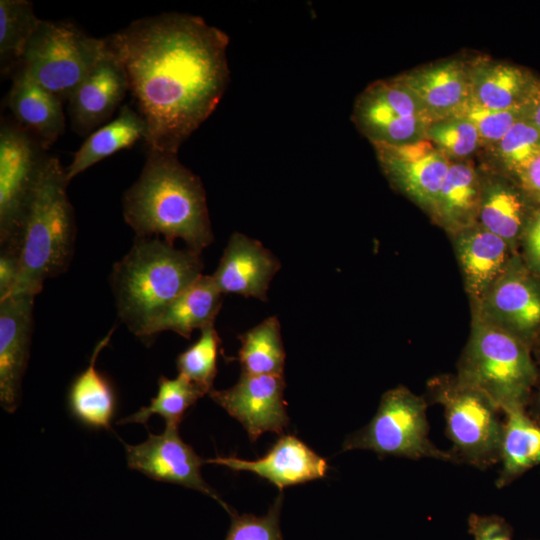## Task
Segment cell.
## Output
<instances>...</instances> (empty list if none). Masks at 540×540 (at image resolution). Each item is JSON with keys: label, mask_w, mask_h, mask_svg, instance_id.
I'll list each match as a JSON object with an SVG mask.
<instances>
[{"label": "cell", "mask_w": 540, "mask_h": 540, "mask_svg": "<svg viewBox=\"0 0 540 540\" xmlns=\"http://www.w3.org/2000/svg\"><path fill=\"white\" fill-rule=\"evenodd\" d=\"M127 75L148 149L178 153L229 83V36L195 15L162 13L105 38Z\"/></svg>", "instance_id": "6da1fadb"}, {"label": "cell", "mask_w": 540, "mask_h": 540, "mask_svg": "<svg viewBox=\"0 0 540 540\" xmlns=\"http://www.w3.org/2000/svg\"><path fill=\"white\" fill-rule=\"evenodd\" d=\"M123 216L136 237L182 239L200 253L214 235L200 178L176 154L148 149L137 181L124 193Z\"/></svg>", "instance_id": "7a4b0ae2"}, {"label": "cell", "mask_w": 540, "mask_h": 540, "mask_svg": "<svg viewBox=\"0 0 540 540\" xmlns=\"http://www.w3.org/2000/svg\"><path fill=\"white\" fill-rule=\"evenodd\" d=\"M202 269L200 253L176 249L160 237H136L110 276L118 317L147 340L152 325Z\"/></svg>", "instance_id": "3957f363"}, {"label": "cell", "mask_w": 540, "mask_h": 540, "mask_svg": "<svg viewBox=\"0 0 540 540\" xmlns=\"http://www.w3.org/2000/svg\"><path fill=\"white\" fill-rule=\"evenodd\" d=\"M68 183L65 168L56 157L48 155L27 203L16 241L8 247L16 251L19 266L11 295L36 296L47 279L68 268L76 236Z\"/></svg>", "instance_id": "277c9868"}, {"label": "cell", "mask_w": 540, "mask_h": 540, "mask_svg": "<svg viewBox=\"0 0 540 540\" xmlns=\"http://www.w3.org/2000/svg\"><path fill=\"white\" fill-rule=\"evenodd\" d=\"M530 348L511 334L471 317L456 377L481 391L502 411L524 407L537 379Z\"/></svg>", "instance_id": "5b68a950"}, {"label": "cell", "mask_w": 540, "mask_h": 540, "mask_svg": "<svg viewBox=\"0 0 540 540\" xmlns=\"http://www.w3.org/2000/svg\"><path fill=\"white\" fill-rule=\"evenodd\" d=\"M107 49L69 22L41 20L20 61L27 73L62 102L90 74Z\"/></svg>", "instance_id": "8992f818"}, {"label": "cell", "mask_w": 540, "mask_h": 540, "mask_svg": "<svg viewBox=\"0 0 540 540\" xmlns=\"http://www.w3.org/2000/svg\"><path fill=\"white\" fill-rule=\"evenodd\" d=\"M426 407L424 398L407 387L386 391L372 420L345 440L343 451L365 449L382 456L452 460L453 454L436 448L428 438Z\"/></svg>", "instance_id": "52a82bcc"}, {"label": "cell", "mask_w": 540, "mask_h": 540, "mask_svg": "<svg viewBox=\"0 0 540 540\" xmlns=\"http://www.w3.org/2000/svg\"><path fill=\"white\" fill-rule=\"evenodd\" d=\"M429 390L444 408L447 435L457 455L477 467L497 462L503 424L499 422L495 404L456 376L433 378Z\"/></svg>", "instance_id": "ba28073f"}, {"label": "cell", "mask_w": 540, "mask_h": 540, "mask_svg": "<svg viewBox=\"0 0 540 540\" xmlns=\"http://www.w3.org/2000/svg\"><path fill=\"white\" fill-rule=\"evenodd\" d=\"M351 119L372 145L426 140L432 123L416 96L396 76L369 84L355 99Z\"/></svg>", "instance_id": "9c48e42d"}, {"label": "cell", "mask_w": 540, "mask_h": 540, "mask_svg": "<svg viewBox=\"0 0 540 540\" xmlns=\"http://www.w3.org/2000/svg\"><path fill=\"white\" fill-rule=\"evenodd\" d=\"M41 142L18 123L1 121L0 127V244L16 241L27 203L44 160Z\"/></svg>", "instance_id": "30bf717a"}, {"label": "cell", "mask_w": 540, "mask_h": 540, "mask_svg": "<svg viewBox=\"0 0 540 540\" xmlns=\"http://www.w3.org/2000/svg\"><path fill=\"white\" fill-rule=\"evenodd\" d=\"M471 317L531 345L540 338V278L516 254L476 302Z\"/></svg>", "instance_id": "8fae6325"}, {"label": "cell", "mask_w": 540, "mask_h": 540, "mask_svg": "<svg viewBox=\"0 0 540 540\" xmlns=\"http://www.w3.org/2000/svg\"><path fill=\"white\" fill-rule=\"evenodd\" d=\"M372 146L389 184L429 214L450 161L428 140L404 145Z\"/></svg>", "instance_id": "7c38bea8"}, {"label": "cell", "mask_w": 540, "mask_h": 540, "mask_svg": "<svg viewBox=\"0 0 540 540\" xmlns=\"http://www.w3.org/2000/svg\"><path fill=\"white\" fill-rule=\"evenodd\" d=\"M178 428L165 426L161 434L149 433L140 444H124L128 467L151 479L200 491L215 499L231 515L229 507L201 475V466L206 460L182 440Z\"/></svg>", "instance_id": "4fadbf2b"}, {"label": "cell", "mask_w": 540, "mask_h": 540, "mask_svg": "<svg viewBox=\"0 0 540 540\" xmlns=\"http://www.w3.org/2000/svg\"><path fill=\"white\" fill-rule=\"evenodd\" d=\"M283 375L241 373L239 380L225 390H211V399L238 420L252 442L265 432L281 434L289 417L284 400Z\"/></svg>", "instance_id": "5bb4252c"}, {"label": "cell", "mask_w": 540, "mask_h": 540, "mask_svg": "<svg viewBox=\"0 0 540 540\" xmlns=\"http://www.w3.org/2000/svg\"><path fill=\"white\" fill-rule=\"evenodd\" d=\"M35 296L14 294L0 300V403L13 413L19 405L29 359Z\"/></svg>", "instance_id": "9a60e30c"}, {"label": "cell", "mask_w": 540, "mask_h": 540, "mask_svg": "<svg viewBox=\"0 0 540 540\" xmlns=\"http://www.w3.org/2000/svg\"><path fill=\"white\" fill-rule=\"evenodd\" d=\"M432 122L460 115L471 99L469 60L448 58L396 75Z\"/></svg>", "instance_id": "2e32d148"}, {"label": "cell", "mask_w": 540, "mask_h": 540, "mask_svg": "<svg viewBox=\"0 0 540 540\" xmlns=\"http://www.w3.org/2000/svg\"><path fill=\"white\" fill-rule=\"evenodd\" d=\"M279 269V260L261 242L234 232L212 278L222 294L267 301L270 282Z\"/></svg>", "instance_id": "e0dca14e"}, {"label": "cell", "mask_w": 540, "mask_h": 540, "mask_svg": "<svg viewBox=\"0 0 540 540\" xmlns=\"http://www.w3.org/2000/svg\"><path fill=\"white\" fill-rule=\"evenodd\" d=\"M128 91L125 70L107 44L102 58L69 99L73 130L91 134L112 116Z\"/></svg>", "instance_id": "ac0fdd59"}, {"label": "cell", "mask_w": 540, "mask_h": 540, "mask_svg": "<svg viewBox=\"0 0 540 540\" xmlns=\"http://www.w3.org/2000/svg\"><path fill=\"white\" fill-rule=\"evenodd\" d=\"M449 238L470 303L483 296L519 253L504 239L478 223Z\"/></svg>", "instance_id": "d6986e66"}, {"label": "cell", "mask_w": 540, "mask_h": 540, "mask_svg": "<svg viewBox=\"0 0 540 540\" xmlns=\"http://www.w3.org/2000/svg\"><path fill=\"white\" fill-rule=\"evenodd\" d=\"M478 169L481 200L477 223L519 252L521 237L537 205L511 177L487 165Z\"/></svg>", "instance_id": "ffe728a7"}, {"label": "cell", "mask_w": 540, "mask_h": 540, "mask_svg": "<svg viewBox=\"0 0 540 540\" xmlns=\"http://www.w3.org/2000/svg\"><path fill=\"white\" fill-rule=\"evenodd\" d=\"M207 463L248 471L274 484L280 491L292 485L323 478L328 470L324 458L294 435L281 436L268 453L249 461L236 457H216Z\"/></svg>", "instance_id": "44dd1931"}, {"label": "cell", "mask_w": 540, "mask_h": 540, "mask_svg": "<svg viewBox=\"0 0 540 540\" xmlns=\"http://www.w3.org/2000/svg\"><path fill=\"white\" fill-rule=\"evenodd\" d=\"M471 101L492 110L528 108L540 86L529 70L488 57L469 60Z\"/></svg>", "instance_id": "7402d4cb"}, {"label": "cell", "mask_w": 540, "mask_h": 540, "mask_svg": "<svg viewBox=\"0 0 540 540\" xmlns=\"http://www.w3.org/2000/svg\"><path fill=\"white\" fill-rule=\"evenodd\" d=\"M62 100L37 83L22 67L13 77L7 104L15 122L47 149L65 130Z\"/></svg>", "instance_id": "603a6c76"}, {"label": "cell", "mask_w": 540, "mask_h": 540, "mask_svg": "<svg viewBox=\"0 0 540 540\" xmlns=\"http://www.w3.org/2000/svg\"><path fill=\"white\" fill-rule=\"evenodd\" d=\"M480 200L479 169L471 160L452 161L428 215L450 236L478 222Z\"/></svg>", "instance_id": "cb8c5ba5"}, {"label": "cell", "mask_w": 540, "mask_h": 540, "mask_svg": "<svg viewBox=\"0 0 540 540\" xmlns=\"http://www.w3.org/2000/svg\"><path fill=\"white\" fill-rule=\"evenodd\" d=\"M222 293L212 275H201L183 291L152 325L148 338L173 331L189 339L195 329L214 323L222 305Z\"/></svg>", "instance_id": "d4e9b609"}, {"label": "cell", "mask_w": 540, "mask_h": 540, "mask_svg": "<svg viewBox=\"0 0 540 540\" xmlns=\"http://www.w3.org/2000/svg\"><path fill=\"white\" fill-rule=\"evenodd\" d=\"M146 136L147 126L141 115L129 105L122 106L115 119L89 134L80 146L70 165L65 168L67 180L71 181L114 153L130 148L138 140L145 141Z\"/></svg>", "instance_id": "484cf974"}, {"label": "cell", "mask_w": 540, "mask_h": 540, "mask_svg": "<svg viewBox=\"0 0 540 540\" xmlns=\"http://www.w3.org/2000/svg\"><path fill=\"white\" fill-rule=\"evenodd\" d=\"M112 329L94 348L88 367L70 386L69 408L73 415L87 426L109 429L115 412V395L110 383L96 369L101 350L109 343Z\"/></svg>", "instance_id": "4316f807"}, {"label": "cell", "mask_w": 540, "mask_h": 540, "mask_svg": "<svg viewBox=\"0 0 540 540\" xmlns=\"http://www.w3.org/2000/svg\"><path fill=\"white\" fill-rule=\"evenodd\" d=\"M500 459L502 471L497 485L503 487L531 467L540 464V426L530 420L524 407L503 411Z\"/></svg>", "instance_id": "83f0119b"}, {"label": "cell", "mask_w": 540, "mask_h": 540, "mask_svg": "<svg viewBox=\"0 0 540 540\" xmlns=\"http://www.w3.org/2000/svg\"><path fill=\"white\" fill-rule=\"evenodd\" d=\"M238 359L242 372L250 375H283L285 350L276 316L268 317L239 336Z\"/></svg>", "instance_id": "f1b7e54d"}, {"label": "cell", "mask_w": 540, "mask_h": 540, "mask_svg": "<svg viewBox=\"0 0 540 540\" xmlns=\"http://www.w3.org/2000/svg\"><path fill=\"white\" fill-rule=\"evenodd\" d=\"M205 394L207 393L203 389L181 374L174 379L161 376L158 380L157 394L150 404L141 407L118 423L146 424L148 419L156 414L165 420L166 426L179 427L186 411Z\"/></svg>", "instance_id": "f546056e"}, {"label": "cell", "mask_w": 540, "mask_h": 540, "mask_svg": "<svg viewBox=\"0 0 540 540\" xmlns=\"http://www.w3.org/2000/svg\"><path fill=\"white\" fill-rule=\"evenodd\" d=\"M39 19L28 0L0 1V67L6 75L20 64L25 48L38 27Z\"/></svg>", "instance_id": "4dcf8cb0"}, {"label": "cell", "mask_w": 540, "mask_h": 540, "mask_svg": "<svg viewBox=\"0 0 540 540\" xmlns=\"http://www.w3.org/2000/svg\"><path fill=\"white\" fill-rule=\"evenodd\" d=\"M487 166L513 178L532 158L540 153V131L527 119H521L493 147Z\"/></svg>", "instance_id": "1f68e13d"}, {"label": "cell", "mask_w": 540, "mask_h": 540, "mask_svg": "<svg viewBox=\"0 0 540 540\" xmlns=\"http://www.w3.org/2000/svg\"><path fill=\"white\" fill-rule=\"evenodd\" d=\"M221 339L214 323L201 329L198 340L177 357L179 374L199 386L206 393L213 390L217 374V356Z\"/></svg>", "instance_id": "d6a6232c"}, {"label": "cell", "mask_w": 540, "mask_h": 540, "mask_svg": "<svg viewBox=\"0 0 540 540\" xmlns=\"http://www.w3.org/2000/svg\"><path fill=\"white\" fill-rule=\"evenodd\" d=\"M426 140L450 162L469 160L482 147L475 126L462 115L432 122Z\"/></svg>", "instance_id": "836d02e7"}, {"label": "cell", "mask_w": 540, "mask_h": 540, "mask_svg": "<svg viewBox=\"0 0 540 540\" xmlns=\"http://www.w3.org/2000/svg\"><path fill=\"white\" fill-rule=\"evenodd\" d=\"M528 108L512 110H492L471 100L460 114L476 128L482 147L489 149L497 144L521 119L527 118Z\"/></svg>", "instance_id": "e575fe53"}, {"label": "cell", "mask_w": 540, "mask_h": 540, "mask_svg": "<svg viewBox=\"0 0 540 540\" xmlns=\"http://www.w3.org/2000/svg\"><path fill=\"white\" fill-rule=\"evenodd\" d=\"M282 495L276 498L266 515L231 514V525L225 540H282L280 512Z\"/></svg>", "instance_id": "d590c367"}, {"label": "cell", "mask_w": 540, "mask_h": 540, "mask_svg": "<svg viewBox=\"0 0 540 540\" xmlns=\"http://www.w3.org/2000/svg\"><path fill=\"white\" fill-rule=\"evenodd\" d=\"M519 255L526 266L540 278V204L534 208L523 232Z\"/></svg>", "instance_id": "8d00e7d4"}, {"label": "cell", "mask_w": 540, "mask_h": 540, "mask_svg": "<svg viewBox=\"0 0 540 540\" xmlns=\"http://www.w3.org/2000/svg\"><path fill=\"white\" fill-rule=\"evenodd\" d=\"M469 532L474 540H513L512 530L507 522L496 515H470Z\"/></svg>", "instance_id": "74e56055"}, {"label": "cell", "mask_w": 540, "mask_h": 540, "mask_svg": "<svg viewBox=\"0 0 540 540\" xmlns=\"http://www.w3.org/2000/svg\"><path fill=\"white\" fill-rule=\"evenodd\" d=\"M526 196L535 204H540V153L532 158L512 178Z\"/></svg>", "instance_id": "f35d334b"}, {"label": "cell", "mask_w": 540, "mask_h": 540, "mask_svg": "<svg viewBox=\"0 0 540 540\" xmlns=\"http://www.w3.org/2000/svg\"><path fill=\"white\" fill-rule=\"evenodd\" d=\"M18 256L10 248H1L0 254V300L9 297L18 278Z\"/></svg>", "instance_id": "ab89813d"}, {"label": "cell", "mask_w": 540, "mask_h": 540, "mask_svg": "<svg viewBox=\"0 0 540 540\" xmlns=\"http://www.w3.org/2000/svg\"><path fill=\"white\" fill-rule=\"evenodd\" d=\"M527 119L538 131H540V86L528 107Z\"/></svg>", "instance_id": "60d3db41"}]
</instances>
